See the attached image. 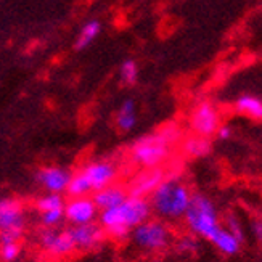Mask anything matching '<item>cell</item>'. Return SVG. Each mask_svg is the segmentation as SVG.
Masks as SVG:
<instances>
[{
    "label": "cell",
    "instance_id": "16",
    "mask_svg": "<svg viewBox=\"0 0 262 262\" xmlns=\"http://www.w3.org/2000/svg\"><path fill=\"white\" fill-rule=\"evenodd\" d=\"M214 248L224 256H235L240 253L243 242L238 236H235L230 230H227L225 227L221 225V229L212 235V238L209 240Z\"/></svg>",
    "mask_w": 262,
    "mask_h": 262
},
{
    "label": "cell",
    "instance_id": "15",
    "mask_svg": "<svg viewBox=\"0 0 262 262\" xmlns=\"http://www.w3.org/2000/svg\"><path fill=\"white\" fill-rule=\"evenodd\" d=\"M127 196H129V191L122 185L111 184L105 188L95 191L92 195V200H94L98 211H106V209H111V208L118 206V204H121Z\"/></svg>",
    "mask_w": 262,
    "mask_h": 262
},
{
    "label": "cell",
    "instance_id": "22",
    "mask_svg": "<svg viewBox=\"0 0 262 262\" xmlns=\"http://www.w3.org/2000/svg\"><path fill=\"white\" fill-rule=\"evenodd\" d=\"M176 246H177V251L182 254H195L200 249V242L195 235H185L179 238Z\"/></svg>",
    "mask_w": 262,
    "mask_h": 262
},
{
    "label": "cell",
    "instance_id": "14",
    "mask_svg": "<svg viewBox=\"0 0 262 262\" xmlns=\"http://www.w3.org/2000/svg\"><path fill=\"white\" fill-rule=\"evenodd\" d=\"M166 179L164 176V169L163 167H150V169H143L142 172L134 179L129 188V195L132 196H140L146 198L150 196L151 193L156 190V187L161 184Z\"/></svg>",
    "mask_w": 262,
    "mask_h": 262
},
{
    "label": "cell",
    "instance_id": "19",
    "mask_svg": "<svg viewBox=\"0 0 262 262\" xmlns=\"http://www.w3.org/2000/svg\"><path fill=\"white\" fill-rule=\"evenodd\" d=\"M116 122H118V127L122 132H129L130 129L135 127L137 116H135V105H134L132 100H126L121 105V108L118 111Z\"/></svg>",
    "mask_w": 262,
    "mask_h": 262
},
{
    "label": "cell",
    "instance_id": "2",
    "mask_svg": "<svg viewBox=\"0 0 262 262\" xmlns=\"http://www.w3.org/2000/svg\"><path fill=\"white\" fill-rule=\"evenodd\" d=\"M193 193L190 187L177 177L164 179L150 195V208L159 221H180L188 209Z\"/></svg>",
    "mask_w": 262,
    "mask_h": 262
},
{
    "label": "cell",
    "instance_id": "24",
    "mask_svg": "<svg viewBox=\"0 0 262 262\" xmlns=\"http://www.w3.org/2000/svg\"><path fill=\"white\" fill-rule=\"evenodd\" d=\"M225 229L227 230H230L235 236H238L240 240L243 242L245 240V232H243V227H242V222L238 221L236 215L230 214V215H227V219H225Z\"/></svg>",
    "mask_w": 262,
    "mask_h": 262
},
{
    "label": "cell",
    "instance_id": "1",
    "mask_svg": "<svg viewBox=\"0 0 262 262\" xmlns=\"http://www.w3.org/2000/svg\"><path fill=\"white\" fill-rule=\"evenodd\" d=\"M151 208L146 198L129 195L118 206L100 211L98 224L105 230L106 236L115 240H126L137 225H140L146 219H150Z\"/></svg>",
    "mask_w": 262,
    "mask_h": 262
},
{
    "label": "cell",
    "instance_id": "3",
    "mask_svg": "<svg viewBox=\"0 0 262 262\" xmlns=\"http://www.w3.org/2000/svg\"><path fill=\"white\" fill-rule=\"evenodd\" d=\"M118 167L108 159H94L85 163L71 176L66 193L70 196H92L95 191L115 184Z\"/></svg>",
    "mask_w": 262,
    "mask_h": 262
},
{
    "label": "cell",
    "instance_id": "12",
    "mask_svg": "<svg viewBox=\"0 0 262 262\" xmlns=\"http://www.w3.org/2000/svg\"><path fill=\"white\" fill-rule=\"evenodd\" d=\"M70 232L73 236L76 251H92V249L101 246V243L106 240L105 230L97 222L76 225L73 229H70Z\"/></svg>",
    "mask_w": 262,
    "mask_h": 262
},
{
    "label": "cell",
    "instance_id": "17",
    "mask_svg": "<svg viewBox=\"0 0 262 262\" xmlns=\"http://www.w3.org/2000/svg\"><path fill=\"white\" fill-rule=\"evenodd\" d=\"M235 110L242 116H246L253 121H260L262 118V101L256 95H242L235 101Z\"/></svg>",
    "mask_w": 262,
    "mask_h": 262
},
{
    "label": "cell",
    "instance_id": "11",
    "mask_svg": "<svg viewBox=\"0 0 262 262\" xmlns=\"http://www.w3.org/2000/svg\"><path fill=\"white\" fill-rule=\"evenodd\" d=\"M36 209L45 229H56L64 221V198L56 193H45L36 201Z\"/></svg>",
    "mask_w": 262,
    "mask_h": 262
},
{
    "label": "cell",
    "instance_id": "25",
    "mask_svg": "<svg viewBox=\"0 0 262 262\" xmlns=\"http://www.w3.org/2000/svg\"><path fill=\"white\" fill-rule=\"evenodd\" d=\"M159 134H161L170 145H174L177 140H180V137H182L180 129L177 126H174V124H169V126H166L164 129L159 130Z\"/></svg>",
    "mask_w": 262,
    "mask_h": 262
},
{
    "label": "cell",
    "instance_id": "7",
    "mask_svg": "<svg viewBox=\"0 0 262 262\" xmlns=\"http://www.w3.org/2000/svg\"><path fill=\"white\" fill-rule=\"evenodd\" d=\"M26 229V212L15 198H0V238L19 240Z\"/></svg>",
    "mask_w": 262,
    "mask_h": 262
},
{
    "label": "cell",
    "instance_id": "5",
    "mask_svg": "<svg viewBox=\"0 0 262 262\" xmlns=\"http://www.w3.org/2000/svg\"><path fill=\"white\" fill-rule=\"evenodd\" d=\"M132 246L143 254L163 253L172 243V230L164 221L146 219L129 235Z\"/></svg>",
    "mask_w": 262,
    "mask_h": 262
},
{
    "label": "cell",
    "instance_id": "28",
    "mask_svg": "<svg viewBox=\"0 0 262 262\" xmlns=\"http://www.w3.org/2000/svg\"><path fill=\"white\" fill-rule=\"evenodd\" d=\"M155 262H158V260H155Z\"/></svg>",
    "mask_w": 262,
    "mask_h": 262
},
{
    "label": "cell",
    "instance_id": "20",
    "mask_svg": "<svg viewBox=\"0 0 262 262\" xmlns=\"http://www.w3.org/2000/svg\"><path fill=\"white\" fill-rule=\"evenodd\" d=\"M21 256L19 240L13 238H0V259L4 262H16Z\"/></svg>",
    "mask_w": 262,
    "mask_h": 262
},
{
    "label": "cell",
    "instance_id": "18",
    "mask_svg": "<svg viewBox=\"0 0 262 262\" xmlns=\"http://www.w3.org/2000/svg\"><path fill=\"white\" fill-rule=\"evenodd\" d=\"M182 150H184V153L188 155L190 158H206L212 150V145H211V140L206 139V137L191 135L184 140Z\"/></svg>",
    "mask_w": 262,
    "mask_h": 262
},
{
    "label": "cell",
    "instance_id": "10",
    "mask_svg": "<svg viewBox=\"0 0 262 262\" xmlns=\"http://www.w3.org/2000/svg\"><path fill=\"white\" fill-rule=\"evenodd\" d=\"M98 212L92 196H71L64 201V219L73 227L95 222Z\"/></svg>",
    "mask_w": 262,
    "mask_h": 262
},
{
    "label": "cell",
    "instance_id": "21",
    "mask_svg": "<svg viewBox=\"0 0 262 262\" xmlns=\"http://www.w3.org/2000/svg\"><path fill=\"white\" fill-rule=\"evenodd\" d=\"M100 23L98 21H89L87 25L82 28L81 34H79L77 42H76V50H84L90 43L95 40V37L100 34Z\"/></svg>",
    "mask_w": 262,
    "mask_h": 262
},
{
    "label": "cell",
    "instance_id": "13",
    "mask_svg": "<svg viewBox=\"0 0 262 262\" xmlns=\"http://www.w3.org/2000/svg\"><path fill=\"white\" fill-rule=\"evenodd\" d=\"M73 172L61 166H45L37 170V182L47 193L63 195L70 185Z\"/></svg>",
    "mask_w": 262,
    "mask_h": 262
},
{
    "label": "cell",
    "instance_id": "8",
    "mask_svg": "<svg viewBox=\"0 0 262 262\" xmlns=\"http://www.w3.org/2000/svg\"><path fill=\"white\" fill-rule=\"evenodd\" d=\"M39 246L42 253L50 259H66L76 253V246L70 230L45 229L39 235Z\"/></svg>",
    "mask_w": 262,
    "mask_h": 262
},
{
    "label": "cell",
    "instance_id": "26",
    "mask_svg": "<svg viewBox=\"0 0 262 262\" xmlns=\"http://www.w3.org/2000/svg\"><path fill=\"white\" fill-rule=\"evenodd\" d=\"M215 135H217L221 140H229L232 137V127L227 126V124H221L219 129L215 130Z\"/></svg>",
    "mask_w": 262,
    "mask_h": 262
},
{
    "label": "cell",
    "instance_id": "27",
    "mask_svg": "<svg viewBox=\"0 0 262 262\" xmlns=\"http://www.w3.org/2000/svg\"><path fill=\"white\" fill-rule=\"evenodd\" d=\"M251 227H253L254 238H257V240H260V236H262V225H260V221H254Z\"/></svg>",
    "mask_w": 262,
    "mask_h": 262
},
{
    "label": "cell",
    "instance_id": "9",
    "mask_svg": "<svg viewBox=\"0 0 262 262\" xmlns=\"http://www.w3.org/2000/svg\"><path fill=\"white\" fill-rule=\"evenodd\" d=\"M221 126V115L211 101H201L193 108L190 115V129L195 135L209 137L215 135V130Z\"/></svg>",
    "mask_w": 262,
    "mask_h": 262
},
{
    "label": "cell",
    "instance_id": "4",
    "mask_svg": "<svg viewBox=\"0 0 262 262\" xmlns=\"http://www.w3.org/2000/svg\"><path fill=\"white\" fill-rule=\"evenodd\" d=\"M184 221L193 235L204 238V240H211L212 235L221 229V215L217 206L203 193H193Z\"/></svg>",
    "mask_w": 262,
    "mask_h": 262
},
{
    "label": "cell",
    "instance_id": "6",
    "mask_svg": "<svg viewBox=\"0 0 262 262\" xmlns=\"http://www.w3.org/2000/svg\"><path fill=\"white\" fill-rule=\"evenodd\" d=\"M170 146L172 145L159 132L148 134L134 142L130 146V159L135 166L142 169L161 167L170 155Z\"/></svg>",
    "mask_w": 262,
    "mask_h": 262
},
{
    "label": "cell",
    "instance_id": "23",
    "mask_svg": "<svg viewBox=\"0 0 262 262\" xmlns=\"http://www.w3.org/2000/svg\"><path fill=\"white\" fill-rule=\"evenodd\" d=\"M139 79V68H137L135 61L126 60L121 66V81L126 85H134Z\"/></svg>",
    "mask_w": 262,
    "mask_h": 262
}]
</instances>
